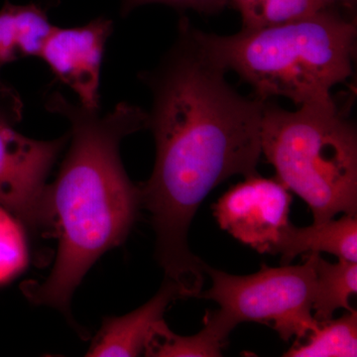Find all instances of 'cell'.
<instances>
[{"mask_svg":"<svg viewBox=\"0 0 357 357\" xmlns=\"http://www.w3.org/2000/svg\"><path fill=\"white\" fill-rule=\"evenodd\" d=\"M183 20L173 48L143 81L153 95L148 128L156 142L153 173L139 187L156 234V257L177 283L196 278L199 260L188 234L211 190L234 175H258L265 100L237 93Z\"/></svg>","mask_w":357,"mask_h":357,"instance_id":"cell-1","label":"cell"},{"mask_svg":"<svg viewBox=\"0 0 357 357\" xmlns=\"http://www.w3.org/2000/svg\"><path fill=\"white\" fill-rule=\"evenodd\" d=\"M45 107L70 124L72 143L60 173L48 185L49 227L59 245L50 275L23 290L36 305L69 314L70 299L96 260L128 237L140 206V189L129 180L119 156L121 140L148 128V112L121 102L100 114L66 98L47 96Z\"/></svg>","mask_w":357,"mask_h":357,"instance_id":"cell-2","label":"cell"},{"mask_svg":"<svg viewBox=\"0 0 357 357\" xmlns=\"http://www.w3.org/2000/svg\"><path fill=\"white\" fill-rule=\"evenodd\" d=\"M196 34L208 55L234 70L260 100L335 105L332 89L352 75L356 26L328 7L304 20L243 28L230 36Z\"/></svg>","mask_w":357,"mask_h":357,"instance_id":"cell-3","label":"cell"},{"mask_svg":"<svg viewBox=\"0 0 357 357\" xmlns=\"http://www.w3.org/2000/svg\"><path fill=\"white\" fill-rule=\"evenodd\" d=\"M261 152L282 184L306 202L314 223L356 215V129L335 103L288 112L265 100Z\"/></svg>","mask_w":357,"mask_h":357,"instance_id":"cell-4","label":"cell"},{"mask_svg":"<svg viewBox=\"0 0 357 357\" xmlns=\"http://www.w3.org/2000/svg\"><path fill=\"white\" fill-rule=\"evenodd\" d=\"M319 253H309L302 265L271 268L234 276L213 269L201 260L213 286L198 298L215 301L236 325L243 321L267 324L288 342L306 338L319 323L312 314L316 291V262Z\"/></svg>","mask_w":357,"mask_h":357,"instance_id":"cell-5","label":"cell"},{"mask_svg":"<svg viewBox=\"0 0 357 357\" xmlns=\"http://www.w3.org/2000/svg\"><path fill=\"white\" fill-rule=\"evenodd\" d=\"M20 93L0 79V206L29 229L49 227L47 178L70 134L36 140L16 129L22 119Z\"/></svg>","mask_w":357,"mask_h":357,"instance_id":"cell-6","label":"cell"},{"mask_svg":"<svg viewBox=\"0 0 357 357\" xmlns=\"http://www.w3.org/2000/svg\"><path fill=\"white\" fill-rule=\"evenodd\" d=\"M292 196L278 178L259 175L230 188L213 204L223 230L259 253L275 255L287 229Z\"/></svg>","mask_w":357,"mask_h":357,"instance_id":"cell-7","label":"cell"},{"mask_svg":"<svg viewBox=\"0 0 357 357\" xmlns=\"http://www.w3.org/2000/svg\"><path fill=\"white\" fill-rule=\"evenodd\" d=\"M112 29V21L105 17L76 27L54 26L39 56L89 109L100 110V69Z\"/></svg>","mask_w":357,"mask_h":357,"instance_id":"cell-8","label":"cell"},{"mask_svg":"<svg viewBox=\"0 0 357 357\" xmlns=\"http://www.w3.org/2000/svg\"><path fill=\"white\" fill-rule=\"evenodd\" d=\"M178 298L175 285L164 280L159 292L142 307L126 316L105 319L86 356H139L144 354L155 324L163 319L167 307Z\"/></svg>","mask_w":357,"mask_h":357,"instance_id":"cell-9","label":"cell"},{"mask_svg":"<svg viewBox=\"0 0 357 357\" xmlns=\"http://www.w3.org/2000/svg\"><path fill=\"white\" fill-rule=\"evenodd\" d=\"M321 252L357 262L356 215H345L340 220L332 218L306 227H296L290 223L275 250V255H281L284 264L304 253Z\"/></svg>","mask_w":357,"mask_h":357,"instance_id":"cell-10","label":"cell"},{"mask_svg":"<svg viewBox=\"0 0 357 357\" xmlns=\"http://www.w3.org/2000/svg\"><path fill=\"white\" fill-rule=\"evenodd\" d=\"M53 27L36 4L6 2L0 9V70L21 58L39 57Z\"/></svg>","mask_w":357,"mask_h":357,"instance_id":"cell-11","label":"cell"},{"mask_svg":"<svg viewBox=\"0 0 357 357\" xmlns=\"http://www.w3.org/2000/svg\"><path fill=\"white\" fill-rule=\"evenodd\" d=\"M236 325L220 310L206 316L201 332L191 337L174 333L165 321L155 324L148 338L144 356L152 357H218Z\"/></svg>","mask_w":357,"mask_h":357,"instance_id":"cell-12","label":"cell"},{"mask_svg":"<svg viewBox=\"0 0 357 357\" xmlns=\"http://www.w3.org/2000/svg\"><path fill=\"white\" fill-rule=\"evenodd\" d=\"M357 292L356 262L340 259L330 263L318 256L312 312L318 323L333 319L338 309L351 311L349 299Z\"/></svg>","mask_w":357,"mask_h":357,"instance_id":"cell-13","label":"cell"},{"mask_svg":"<svg viewBox=\"0 0 357 357\" xmlns=\"http://www.w3.org/2000/svg\"><path fill=\"white\" fill-rule=\"evenodd\" d=\"M342 318L319 324L307 335L304 344H296L285 357H356L357 312L352 309Z\"/></svg>","mask_w":357,"mask_h":357,"instance_id":"cell-14","label":"cell"},{"mask_svg":"<svg viewBox=\"0 0 357 357\" xmlns=\"http://www.w3.org/2000/svg\"><path fill=\"white\" fill-rule=\"evenodd\" d=\"M24 225L0 206V284L15 278L27 265Z\"/></svg>","mask_w":357,"mask_h":357,"instance_id":"cell-15","label":"cell"},{"mask_svg":"<svg viewBox=\"0 0 357 357\" xmlns=\"http://www.w3.org/2000/svg\"><path fill=\"white\" fill-rule=\"evenodd\" d=\"M324 8L319 0H262L241 16L243 28H261L304 20Z\"/></svg>","mask_w":357,"mask_h":357,"instance_id":"cell-16","label":"cell"},{"mask_svg":"<svg viewBox=\"0 0 357 357\" xmlns=\"http://www.w3.org/2000/svg\"><path fill=\"white\" fill-rule=\"evenodd\" d=\"M229 0H191V8L199 13H218L227 6Z\"/></svg>","mask_w":357,"mask_h":357,"instance_id":"cell-17","label":"cell"},{"mask_svg":"<svg viewBox=\"0 0 357 357\" xmlns=\"http://www.w3.org/2000/svg\"><path fill=\"white\" fill-rule=\"evenodd\" d=\"M236 4L237 9L241 11V15L248 13L251 9L255 8L262 0H232Z\"/></svg>","mask_w":357,"mask_h":357,"instance_id":"cell-18","label":"cell"},{"mask_svg":"<svg viewBox=\"0 0 357 357\" xmlns=\"http://www.w3.org/2000/svg\"><path fill=\"white\" fill-rule=\"evenodd\" d=\"M319 1L326 8V7L337 3V2H344V3H347V2H351L352 0H319Z\"/></svg>","mask_w":357,"mask_h":357,"instance_id":"cell-19","label":"cell"}]
</instances>
